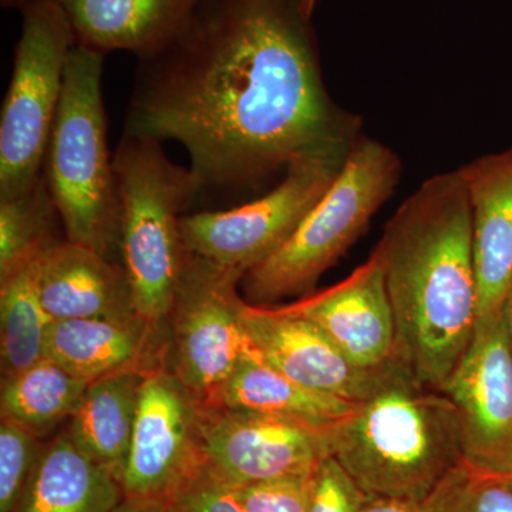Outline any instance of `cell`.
Here are the masks:
<instances>
[{"mask_svg":"<svg viewBox=\"0 0 512 512\" xmlns=\"http://www.w3.org/2000/svg\"><path fill=\"white\" fill-rule=\"evenodd\" d=\"M437 512H512V487L464 464L440 484Z\"/></svg>","mask_w":512,"mask_h":512,"instance_id":"cell-25","label":"cell"},{"mask_svg":"<svg viewBox=\"0 0 512 512\" xmlns=\"http://www.w3.org/2000/svg\"><path fill=\"white\" fill-rule=\"evenodd\" d=\"M104 55L72 47L47 147L45 174L67 239L111 259L119 249L120 205L101 94Z\"/></svg>","mask_w":512,"mask_h":512,"instance_id":"cell-5","label":"cell"},{"mask_svg":"<svg viewBox=\"0 0 512 512\" xmlns=\"http://www.w3.org/2000/svg\"><path fill=\"white\" fill-rule=\"evenodd\" d=\"M200 427L205 467L235 488L308 477L332 456L329 427L208 406H200Z\"/></svg>","mask_w":512,"mask_h":512,"instance_id":"cell-11","label":"cell"},{"mask_svg":"<svg viewBox=\"0 0 512 512\" xmlns=\"http://www.w3.org/2000/svg\"><path fill=\"white\" fill-rule=\"evenodd\" d=\"M89 382L72 375L49 356L9 377H2V419L15 421L43 437L72 419Z\"/></svg>","mask_w":512,"mask_h":512,"instance_id":"cell-22","label":"cell"},{"mask_svg":"<svg viewBox=\"0 0 512 512\" xmlns=\"http://www.w3.org/2000/svg\"><path fill=\"white\" fill-rule=\"evenodd\" d=\"M40 258L0 282L2 377L16 375L46 356L53 319L40 299Z\"/></svg>","mask_w":512,"mask_h":512,"instance_id":"cell-23","label":"cell"},{"mask_svg":"<svg viewBox=\"0 0 512 512\" xmlns=\"http://www.w3.org/2000/svg\"><path fill=\"white\" fill-rule=\"evenodd\" d=\"M121 484L80 450L69 429L43 446L13 512H111Z\"/></svg>","mask_w":512,"mask_h":512,"instance_id":"cell-19","label":"cell"},{"mask_svg":"<svg viewBox=\"0 0 512 512\" xmlns=\"http://www.w3.org/2000/svg\"><path fill=\"white\" fill-rule=\"evenodd\" d=\"M328 436L332 456L367 497L424 500L464 466L456 404L404 366Z\"/></svg>","mask_w":512,"mask_h":512,"instance_id":"cell-3","label":"cell"},{"mask_svg":"<svg viewBox=\"0 0 512 512\" xmlns=\"http://www.w3.org/2000/svg\"><path fill=\"white\" fill-rule=\"evenodd\" d=\"M163 330L164 325L136 312L57 320L49 330L46 356L89 383L120 373H147L168 365L171 343Z\"/></svg>","mask_w":512,"mask_h":512,"instance_id":"cell-15","label":"cell"},{"mask_svg":"<svg viewBox=\"0 0 512 512\" xmlns=\"http://www.w3.org/2000/svg\"><path fill=\"white\" fill-rule=\"evenodd\" d=\"M468 194L478 284L477 325L503 311L512 278V147L457 168Z\"/></svg>","mask_w":512,"mask_h":512,"instance_id":"cell-16","label":"cell"},{"mask_svg":"<svg viewBox=\"0 0 512 512\" xmlns=\"http://www.w3.org/2000/svg\"><path fill=\"white\" fill-rule=\"evenodd\" d=\"M146 373L127 372L89 383L69 431L80 450L121 483Z\"/></svg>","mask_w":512,"mask_h":512,"instance_id":"cell-21","label":"cell"},{"mask_svg":"<svg viewBox=\"0 0 512 512\" xmlns=\"http://www.w3.org/2000/svg\"><path fill=\"white\" fill-rule=\"evenodd\" d=\"M200 406L268 414L328 429L352 413L357 403L308 389L282 375L261 357H249Z\"/></svg>","mask_w":512,"mask_h":512,"instance_id":"cell-20","label":"cell"},{"mask_svg":"<svg viewBox=\"0 0 512 512\" xmlns=\"http://www.w3.org/2000/svg\"><path fill=\"white\" fill-rule=\"evenodd\" d=\"M282 308L315 323L357 366L394 360L393 311L376 251L345 281Z\"/></svg>","mask_w":512,"mask_h":512,"instance_id":"cell-14","label":"cell"},{"mask_svg":"<svg viewBox=\"0 0 512 512\" xmlns=\"http://www.w3.org/2000/svg\"><path fill=\"white\" fill-rule=\"evenodd\" d=\"M242 323L259 357L301 386L360 403L389 382L399 362L375 369L357 366L311 320L282 306L245 302Z\"/></svg>","mask_w":512,"mask_h":512,"instance_id":"cell-13","label":"cell"},{"mask_svg":"<svg viewBox=\"0 0 512 512\" xmlns=\"http://www.w3.org/2000/svg\"><path fill=\"white\" fill-rule=\"evenodd\" d=\"M173 503L181 512H247L238 488L215 477L207 467L175 495Z\"/></svg>","mask_w":512,"mask_h":512,"instance_id":"cell-28","label":"cell"},{"mask_svg":"<svg viewBox=\"0 0 512 512\" xmlns=\"http://www.w3.org/2000/svg\"><path fill=\"white\" fill-rule=\"evenodd\" d=\"M402 160L379 141L363 136L350 151L328 191L275 254L242 276L239 291L249 305L266 306L305 295L365 234L392 197Z\"/></svg>","mask_w":512,"mask_h":512,"instance_id":"cell-6","label":"cell"},{"mask_svg":"<svg viewBox=\"0 0 512 512\" xmlns=\"http://www.w3.org/2000/svg\"><path fill=\"white\" fill-rule=\"evenodd\" d=\"M12 80L0 116V200L18 197L43 175L74 36L59 0L22 9Z\"/></svg>","mask_w":512,"mask_h":512,"instance_id":"cell-7","label":"cell"},{"mask_svg":"<svg viewBox=\"0 0 512 512\" xmlns=\"http://www.w3.org/2000/svg\"><path fill=\"white\" fill-rule=\"evenodd\" d=\"M3 8H16L22 10L30 2V0H0Z\"/></svg>","mask_w":512,"mask_h":512,"instance_id":"cell-34","label":"cell"},{"mask_svg":"<svg viewBox=\"0 0 512 512\" xmlns=\"http://www.w3.org/2000/svg\"><path fill=\"white\" fill-rule=\"evenodd\" d=\"M503 316L505 322V330H507L508 342L512 352V278L510 286H508L507 293L503 303Z\"/></svg>","mask_w":512,"mask_h":512,"instance_id":"cell-32","label":"cell"},{"mask_svg":"<svg viewBox=\"0 0 512 512\" xmlns=\"http://www.w3.org/2000/svg\"><path fill=\"white\" fill-rule=\"evenodd\" d=\"M346 158H302L289 165L281 183L258 200L231 210L184 215L185 247L192 255L247 274L291 238Z\"/></svg>","mask_w":512,"mask_h":512,"instance_id":"cell-9","label":"cell"},{"mask_svg":"<svg viewBox=\"0 0 512 512\" xmlns=\"http://www.w3.org/2000/svg\"><path fill=\"white\" fill-rule=\"evenodd\" d=\"M504 481H507V483H508V484H510V485H511V487H512V474H511V476H510V477L505 478V480H504Z\"/></svg>","mask_w":512,"mask_h":512,"instance_id":"cell-36","label":"cell"},{"mask_svg":"<svg viewBox=\"0 0 512 512\" xmlns=\"http://www.w3.org/2000/svg\"><path fill=\"white\" fill-rule=\"evenodd\" d=\"M441 392L456 404L464 464L498 478L512 474V352L503 311L477 325L466 355Z\"/></svg>","mask_w":512,"mask_h":512,"instance_id":"cell-12","label":"cell"},{"mask_svg":"<svg viewBox=\"0 0 512 512\" xmlns=\"http://www.w3.org/2000/svg\"><path fill=\"white\" fill-rule=\"evenodd\" d=\"M164 512H181V511H180V508H178L177 505H175L173 503V501H171V503L167 505V508H165Z\"/></svg>","mask_w":512,"mask_h":512,"instance_id":"cell-35","label":"cell"},{"mask_svg":"<svg viewBox=\"0 0 512 512\" xmlns=\"http://www.w3.org/2000/svg\"><path fill=\"white\" fill-rule=\"evenodd\" d=\"M362 127L323 83L301 0H201L177 39L138 63L124 133L180 143L204 192L346 158Z\"/></svg>","mask_w":512,"mask_h":512,"instance_id":"cell-1","label":"cell"},{"mask_svg":"<svg viewBox=\"0 0 512 512\" xmlns=\"http://www.w3.org/2000/svg\"><path fill=\"white\" fill-rule=\"evenodd\" d=\"M59 222L45 174L25 194L0 200V282L63 241L57 237Z\"/></svg>","mask_w":512,"mask_h":512,"instance_id":"cell-24","label":"cell"},{"mask_svg":"<svg viewBox=\"0 0 512 512\" xmlns=\"http://www.w3.org/2000/svg\"><path fill=\"white\" fill-rule=\"evenodd\" d=\"M439 487L429 497L424 498V500L367 497L360 512H437V507H439Z\"/></svg>","mask_w":512,"mask_h":512,"instance_id":"cell-30","label":"cell"},{"mask_svg":"<svg viewBox=\"0 0 512 512\" xmlns=\"http://www.w3.org/2000/svg\"><path fill=\"white\" fill-rule=\"evenodd\" d=\"M120 205L121 265L134 311L164 325L190 259L181 218L202 188L191 168L175 164L160 141L123 133L113 156Z\"/></svg>","mask_w":512,"mask_h":512,"instance_id":"cell-4","label":"cell"},{"mask_svg":"<svg viewBox=\"0 0 512 512\" xmlns=\"http://www.w3.org/2000/svg\"><path fill=\"white\" fill-rule=\"evenodd\" d=\"M171 501L160 500H136V498H124L123 501L111 512H164Z\"/></svg>","mask_w":512,"mask_h":512,"instance_id":"cell-31","label":"cell"},{"mask_svg":"<svg viewBox=\"0 0 512 512\" xmlns=\"http://www.w3.org/2000/svg\"><path fill=\"white\" fill-rule=\"evenodd\" d=\"M303 12L308 18H313L318 0H301Z\"/></svg>","mask_w":512,"mask_h":512,"instance_id":"cell-33","label":"cell"},{"mask_svg":"<svg viewBox=\"0 0 512 512\" xmlns=\"http://www.w3.org/2000/svg\"><path fill=\"white\" fill-rule=\"evenodd\" d=\"M244 274L192 255L171 309V370L205 404L249 357H259L242 323Z\"/></svg>","mask_w":512,"mask_h":512,"instance_id":"cell-8","label":"cell"},{"mask_svg":"<svg viewBox=\"0 0 512 512\" xmlns=\"http://www.w3.org/2000/svg\"><path fill=\"white\" fill-rule=\"evenodd\" d=\"M39 437L15 421L0 423V512H13L43 446Z\"/></svg>","mask_w":512,"mask_h":512,"instance_id":"cell-26","label":"cell"},{"mask_svg":"<svg viewBox=\"0 0 512 512\" xmlns=\"http://www.w3.org/2000/svg\"><path fill=\"white\" fill-rule=\"evenodd\" d=\"M39 292L53 322L136 312L124 266L67 238L40 258Z\"/></svg>","mask_w":512,"mask_h":512,"instance_id":"cell-18","label":"cell"},{"mask_svg":"<svg viewBox=\"0 0 512 512\" xmlns=\"http://www.w3.org/2000/svg\"><path fill=\"white\" fill-rule=\"evenodd\" d=\"M367 495L335 457L329 456L308 477L305 512H360Z\"/></svg>","mask_w":512,"mask_h":512,"instance_id":"cell-27","label":"cell"},{"mask_svg":"<svg viewBox=\"0 0 512 512\" xmlns=\"http://www.w3.org/2000/svg\"><path fill=\"white\" fill-rule=\"evenodd\" d=\"M74 43L101 55L116 50L148 59L171 45L201 0H59Z\"/></svg>","mask_w":512,"mask_h":512,"instance_id":"cell-17","label":"cell"},{"mask_svg":"<svg viewBox=\"0 0 512 512\" xmlns=\"http://www.w3.org/2000/svg\"><path fill=\"white\" fill-rule=\"evenodd\" d=\"M308 477L248 485L238 488L239 497L247 512H305Z\"/></svg>","mask_w":512,"mask_h":512,"instance_id":"cell-29","label":"cell"},{"mask_svg":"<svg viewBox=\"0 0 512 512\" xmlns=\"http://www.w3.org/2000/svg\"><path fill=\"white\" fill-rule=\"evenodd\" d=\"M394 318V360L441 389L476 332L478 284L466 185L433 175L402 202L375 248Z\"/></svg>","mask_w":512,"mask_h":512,"instance_id":"cell-2","label":"cell"},{"mask_svg":"<svg viewBox=\"0 0 512 512\" xmlns=\"http://www.w3.org/2000/svg\"><path fill=\"white\" fill-rule=\"evenodd\" d=\"M204 467L200 406L170 365L150 370L138 393L124 498L173 501Z\"/></svg>","mask_w":512,"mask_h":512,"instance_id":"cell-10","label":"cell"}]
</instances>
